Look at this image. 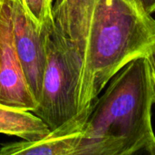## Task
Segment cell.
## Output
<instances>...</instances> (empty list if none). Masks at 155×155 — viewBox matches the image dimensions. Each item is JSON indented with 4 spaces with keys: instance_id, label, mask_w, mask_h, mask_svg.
<instances>
[{
    "instance_id": "ba28073f",
    "label": "cell",
    "mask_w": 155,
    "mask_h": 155,
    "mask_svg": "<svg viewBox=\"0 0 155 155\" xmlns=\"http://www.w3.org/2000/svg\"><path fill=\"white\" fill-rule=\"evenodd\" d=\"M22 6L36 27L43 31L54 25L52 7L46 0H20Z\"/></svg>"
},
{
    "instance_id": "30bf717a",
    "label": "cell",
    "mask_w": 155,
    "mask_h": 155,
    "mask_svg": "<svg viewBox=\"0 0 155 155\" xmlns=\"http://www.w3.org/2000/svg\"><path fill=\"white\" fill-rule=\"evenodd\" d=\"M139 1L147 12H149L150 14L154 13L155 0H139Z\"/></svg>"
},
{
    "instance_id": "5b68a950",
    "label": "cell",
    "mask_w": 155,
    "mask_h": 155,
    "mask_svg": "<svg viewBox=\"0 0 155 155\" xmlns=\"http://www.w3.org/2000/svg\"><path fill=\"white\" fill-rule=\"evenodd\" d=\"M14 42L25 77L36 103L45 67V30H39L24 10L20 0H11Z\"/></svg>"
},
{
    "instance_id": "9c48e42d",
    "label": "cell",
    "mask_w": 155,
    "mask_h": 155,
    "mask_svg": "<svg viewBox=\"0 0 155 155\" xmlns=\"http://www.w3.org/2000/svg\"><path fill=\"white\" fill-rule=\"evenodd\" d=\"M145 55L147 57V61H148V64H149V69H150V73H151L155 98V43L150 46V48L146 52Z\"/></svg>"
},
{
    "instance_id": "3957f363",
    "label": "cell",
    "mask_w": 155,
    "mask_h": 155,
    "mask_svg": "<svg viewBox=\"0 0 155 155\" xmlns=\"http://www.w3.org/2000/svg\"><path fill=\"white\" fill-rule=\"evenodd\" d=\"M45 67L37 105L32 112L54 129L77 115L81 68L53 25L45 32Z\"/></svg>"
},
{
    "instance_id": "52a82bcc",
    "label": "cell",
    "mask_w": 155,
    "mask_h": 155,
    "mask_svg": "<svg viewBox=\"0 0 155 155\" xmlns=\"http://www.w3.org/2000/svg\"><path fill=\"white\" fill-rule=\"evenodd\" d=\"M49 126L30 111L0 104V134L36 141L50 133Z\"/></svg>"
},
{
    "instance_id": "277c9868",
    "label": "cell",
    "mask_w": 155,
    "mask_h": 155,
    "mask_svg": "<svg viewBox=\"0 0 155 155\" xmlns=\"http://www.w3.org/2000/svg\"><path fill=\"white\" fill-rule=\"evenodd\" d=\"M0 104L30 112L37 105L16 54L11 0H0Z\"/></svg>"
},
{
    "instance_id": "8992f818",
    "label": "cell",
    "mask_w": 155,
    "mask_h": 155,
    "mask_svg": "<svg viewBox=\"0 0 155 155\" xmlns=\"http://www.w3.org/2000/svg\"><path fill=\"white\" fill-rule=\"evenodd\" d=\"M86 119L76 116L36 141L4 143L0 147V155H74Z\"/></svg>"
},
{
    "instance_id": "6da1fadb",
    "label": "cell",
    "mask_w": 155,
    "mask_h": 155,
    "mask_svg": "<svg viewBox=\"0 0 155 155\" xmlns=\"http://www.w3.org/2000/svg\"><path fill=\"white\" fill-rule=\"evenodd\" d=\"M54 25L78 61L77 115L113 76L155 43V19L139 0H54Z\"/></svg>"
},
{
    "instance_id": "8fae6325",
    "label": "cell",
    "mask_w": 155,
    "mask_h": 155,
    "mask_svg": "<svg viewBox=\"0 0 155 155\" xmlns=\"http://www.w3.org/2000/svg\"><path fill=\"white\" fill-rule=\"evenodd\" d=\"M46 3H47V5L50 6V7H52L53 8V4H54V0H46Z\"/></svg>"
},
{
    "instance_id": "7a4b0ae2",
    "label": "cell",
    "mask_w": 155,
    "mask_h": 155,
    "mask_svg": "<svg viewBox=\"0 0 155 155\" xmlns=\"http://www.w3.org/2000/svg\"><path fill=\"white\" fill-rule=\"evenodd\" d=\"M94 103L74 155L155 154L153 86L145 54L126 64Z\"/></svg>"
}]
</instances>
